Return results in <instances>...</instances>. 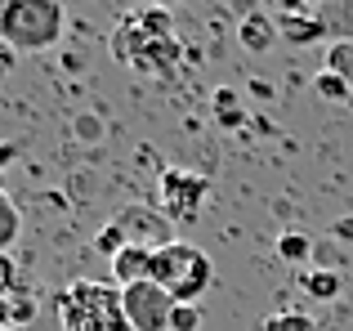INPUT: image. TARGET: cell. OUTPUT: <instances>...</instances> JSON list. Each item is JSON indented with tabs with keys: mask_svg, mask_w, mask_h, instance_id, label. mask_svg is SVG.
Returning a JSON list of instances; mask_svg holds the SVG:
<instances>
[{
	"mask_svg": "<svg viewBox=\"0 0 353 331\" xmlns=\"http://www.w3.org/2000/svg\"><path fill=\"white\" fill-rule=\"evenodd\" d=\"M14 157H18V148H14V143H0V170H5V166L14 161Z\"/></svg>",
	"mask_w": 353,
	"mask_h": 331,
	"instance_id": "24",
	"label": "cell"
},
{
	"mask_svg": "<svg viewBox=\"0 0 353 331\" xmlns=\"http://www.w3.org/2000/svg\"><path fill=\"white\" fill-rule=\"evenodd\" d=\"M63 41V0H0V45L9 54H45Z\"/></svg>",
	"mask_w": 353,
	"mask_h": 331,
	"instance_id": "3",
	"label": "cell"
},
{
	"mask_svg": "<svg viewBox=\"0 0 353 331\" xmlns=\"http://www.w3.org/2000/svg\"><path fill=\"white\" fill-rule=\"evenodd\" d=\"M54 305H59L63 331H130L117 282L77 278L72 287H63L54 296Z\"/></svg>",
	"mask_w": 353,
	"mask_h": 331,
	"instance_id": "2",
	"label": "cell"
},
{
	"mask_svg": "<svg viewBox=\"0 0 353 331\" xmlns=\"http://www.w3.org/2000/svg\"><path fill=\"white\" fill-rule=\"evenodd\" d=\"M318 14L336 41L353 45V0H318Z\"/></svg>",
	"mask_w": 353,
	"mask_h": 331,
	"instance_id": "12",
	"label": "cell"
},
{
	"mask_svg": "<svg viewBox=\"0 0 353 331\" xmlns=\"http://www.w3.org/2000/svg\"><path fill=\"white\" fill-rule=\"evenodd\" d=\"M121 305H125L130 331H170V314H174V305H179V300H174L161 282L143 278V282L121 287Z\"/></svg>",
	"mask_w": 353,
	"mask_h": 331,
	"instance_id": "7",
	"label": "cell"
},
{
	"mask_svg": "<svg viewBox=\"0 0 353 331\" xmlns=\"http://www.w3.org/2000/svg\"><path fill=\"white\" fill-rule=\"evenodd\" d=\"M336 237H345V242H353V215H349V219H340V224H336Z\"/></svg>",
	"mask_w": 353,
	"mask_h": 331,
	"instance_id": "23",
	"label": "cell"
},
{
	"mask_svg": "<svg viewBox=\"0 0 353 331\" xmlns=\"http://www.w3.org/2000/svg\"><path fill=\"white\" fill-rule=\"evenodd\" d=\"M157 192H161V210L170 215V224H192L201 215V206H206L210 179L192 174V170H179V166H165L157 174Z\"/></svg>",
	"mask_w": 353,
	"mask_h": 331,
	"instance_id": "6",
	"label": "cell"
},
{
	"mask_svg": "<svg viewBox=\"0 0 353 331\" xmlns=\"http://www.w3.org/2000/svg\"><path fill=\"white\" fill-rule=\"evenodd\" d=\"M215 121L224 126V130H237L241 126V99L233 90H215Z\"/></svg>",
	"mask_w": 353,
	"mask_h": 331,
	"instance_id": "16",
	"label": "cell"
},
{
	"mask_svg": "<svg viewBox=\"0 0 353 331\" xmlns=\"http://www.w3.org/2000/svg\"><path fill=\"white\" fill-rule=\"evenodd\" d=\"M170 242H174L170 215L148 206V201H130V206H121L103 224V233L94 237V251L112 260L121 246H148V251H157V246H170Z\"/></svg>",
	"mask_w": 353,
	"mask_h": 331,
	"instance_id": "5",
	"label": "cell"
},
{
	"mask_svg": "<svg viewBox=\"0 0 353 331\" xmlns=\"http://www.w3.org/2000/svg\"><path fill=\"white\" fill-rule=\"evenodd\" d=\"M313 90H318V99H327V103H345V99L353 94V81L340 77V72H327V68H322L318 77H313Z\"/></svg>",
	"mask_w": 353,
	"mask_h": 331,
	"instance_id": "14",
	"label": "cell"
},
{
	"mask_svg": "<svg viewBox=\"0 0 353 331\" xmlns=\"http://www.w3.org/2000/svg\"><path fill=\"white\" fill-rule=\"evenodd\" d=\"M170 331H201V309L197 305H174Z\"/></svg>",
	"mask_w": 353,
	"mask_h": 331,
	"instance_id": "19",
	"label": "cell"
},
{
	"mask_svg": "<svg viewBox=\"0 0 353 331\" xmlns=\"http://www.w3.org/2000/svg\"><path fill=\"white\" fill-rule=\"evenodd\" d=\"M259 331H318V323H313L309 314H295V309H286V314H273L259 323Z\"/></svg>",
	"mask_w": 353,
	"mask_h": 331,
	"instance_id": "17",
	"label": "cell"
},
{
	"mask_svg": "<svg viewBox=\"0 0 353 331\" xmlns=\"http://www.w3.org/2000/svg\"><path fill=\"white\" fill-rule=\"evenodd\" d=\"M300 287L309 300H340V291H345V278H340L336 269H304L300 273Z\"/></svg>",
	"mask_w": 353,
	"mask_h": 331,
	"instance_id": "11",
	"label": "cell"
},
{
	"mask_svg": "<svg viewBox=\"0 0 353 331\" xmlns=\"http://www.w3.org/2000/svg\"><path fill=\"white\" fill-rule=\"evenodd\" d=\"M112 59L148 81H170L179 72V59H183L170 9H161V5L130 9L112 27Z\"/></svg>",
	"mask_w": 353,
	"mask_h": 331,
	"instance_id": "1",
	"label": "cell"
},
{
	"mask_svg": "<svg viewBox=\"0 0 353 331\" xmlns=\"http://www.w3.org/2000/svg\"><path fill=\"white\" fill-rule=\"evenodd\" d=\"M36 318V300H27V296H14V327H27Z\"/></svg>",
	"mask_w": 353,
	"mask_h": 331,
	"instance_id": "20",
	"label": "cell"
},
{
	"mask_svg": "<svg viewBox=\"0 0 353 331\" xmlns=\"http://www.w3.org/2000/svg\"><path fill=\"white\" fill-rule=\"evenodd\" d=\"M18 237H23V210H18V201L0 188V251H14Z\"/></svg>",
	"mask_w": 353,
	"mask_h": 331,
	"instance_id": "13",
	"label": "cell"
},
{
	"mask_svg": "<svg viewBox=\"0 0 353 331\" xmlns=\"http://www.w3.org/2000/svg\"><path fill=\"white\" fill-rule=\"evenodd\" d=\"M152 5H161V9H174V5H179V0H152Z\"/></svg>",
	"mask_w": 353,
	"mask_h": 331,
	"instance_id": "25",
	"label": "cell"
},
{
	"mask_svg": "<svg viewBox=\"0 0 353 331\" xmlns=\"http://www.w3.org/2000/svg\"><path fill=\"white\" fill-rule=\"evenodd\" d=\"M277 32H282L286 45H313V41L331 36L318 9H309V14H277Z\"/></svg>",
	"mask_w": 353,
	"mask_h": 331,
	"instance_id": "8",
	"label": "cell"
},
{
	"mask_svg": "<svg viewBox=\"0 0 353 331\" xmlns=\"http://www.w3.org/2000/svg\"><path fill=\"white\" fill-rule=\"evenodd\" d=\"M313 0H277V14H309Z\"/></svg>",
	"mask_w": 353,
	"mask_h": 331,
	"instance_id": "21",
	"label": "cell"
},
{
	"mask_svg": "<svg viewBox=\"0 0 353 331\" xmlns=\"http://www.w3.org/2000/svg\"><path fill=\"white\" fill-rule=\"evenodd\" d=\"M0 327H14V300H0Z\"/></svg>",
	"mask_w": 353,
	"mask_h": 331,
	"instance_id": "22",
	"label": "cell"
},
{
	"mask_svg": "<svg viewBox=\"0 0 353 331\" xmlns=\"http://www.w3.org/2000/svg\"><path fill=\"white\" fill-rule=\"evenodd\" d=\"M18 296V260L9 251H0V300Z\"/></svg>",
	"mask_w": 353,
	"mask_h": 331,
	"instance_id": "18",
	"label": "cell"
},
{
	"mask_svg": "<svg viewBox=\"0 0 353 331\" xmlns=\"http://www.w3.org/2000/svg\"><path fill=\"white\" fill-rule=\"evenodd\" d=\"M0 331H18V327H0Z\"/></svg>",
	"mask_w": 353,
	"mask_h": 331,
	"instance_id": "26",
	"label": "cell"
},
{
	"mask_svg": "<svg viewBox=\"0 0 353 331\" xmlns=\"http://www.w3.org/2000/svg\"><path fill=\"white\" fill-rule=\"evenodd\" d=\"M148 278L161 282L179 305H197V300L210 291V282H215V264H210V255L201 251V246L174 237L170 246H157V251H152V269H148Z\"/></svg>",
	"mask_w": 353,
	"mask_h": 331,
	"instance_id": "4",
	"label": "cell"
},
{
	"mask_svg": "<svg viewBox=\"0 0 353 331\" xmlns=\"http://www.w3.org/2000/svg\"><path fill=\"white\" fill-rule=\"evenodd\" d=\"M309 255H313V242L304 233H295V228H291V233L277 237V260H282V264H304Z\"/></svg>",
	"mask_w": 353,
	"mask_h": 331,
	"instance_id": "15",
	"label": "cell"
},
{
	"mask_svg": "<svg viewBox=\"0 0 353 331\" xmlns=\"http://www.w3.org/2000/svg\"><path fill=\"white\" fill-rule=\"evenodd\" d=\"M237 41H241V50H250V54H268L277 41H282V32H277V18H268V14H241Z\"/></svg>",
	"mask_w": 353,
	"mask_h": 331,
	"instance_id": "9",
	"label": "cell"
},
{
	"mask_svg": "<svg viewBox=\"0 0 353 331\" xmlns=\"http://www.w3.org/2000/svg\"><path fill=\"white\" fill-rule=\"evenodd\" d=\"M108 269H112V282H117V287L143 282L148 269H152V251H148V246H121L112 260H108Z\"/></svg>",
	"mask_w": 353,
	"mask_h": 331,
	"instance_id": "10",
	"label": "cell"
}]
</instances>
